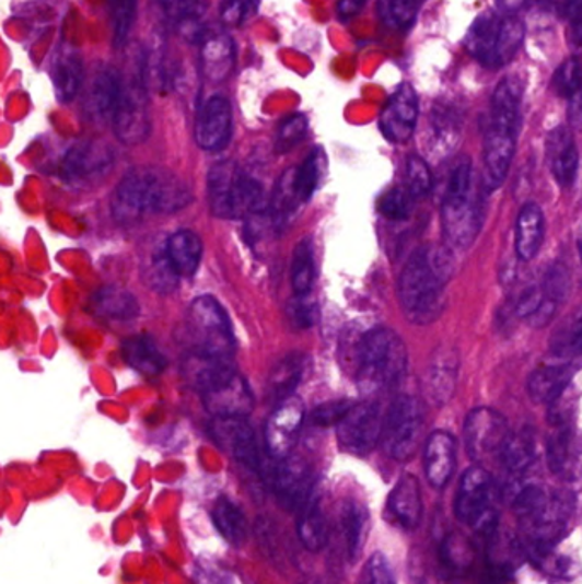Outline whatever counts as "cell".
<instances>
[{
    "label": "cell",
    "instance_id": "cell-1",
    "mask_svg": "<svg viewBox=\"0 0 582 584\" xmlns=\"http://www.w3.org/2000/svg\"><path fill=\"white\" fill-rule=\"evenodd\" d=\"M454 273L451 249L423 245L405 264L398 284L401 312L414 325H431L446 309L447 282Z\"/></svg>",
    "mask_w": 582,
    "mask_h": 584
},
{
    "label": "cell",
    "instance_id": "cell-2",
    "mask_svg": "<svg viewBox=\"0 0 582 584\" xmlns=\"http://www.w3.org/2000/svg\"><path fill=\"white\" fill-rule=\"evenodd\" d=\"M190 188L175 173L155 166L130 170L113 194L112 212L115 221L130 226L148 215L173 214L190 206Z\"/></svg>",
    "mask_w": 582,
    "mask_h": 584
},
{
    "label": "cell",
    "instance_id": "cell-3",
    "mask_svg": "<svg viewBox=\"0 0 582 584\" xmlns=\"http://www.w3.org/2000/svg\"><path fill=\"white\" fill-rule=\"evenodd\" d=\"M521 102H523V82L514 75L502 79L493 91L490 102L486 145H484V164H486L484 185L490 190L501 187L511 170L520 133Z\"/></svg>",
    "mask_w": 582,
    "mask_h": 584
},
{
    "label": "cell",
    "instance_id": "cell-4",
    "mask_svg": "<svg viewBox=\"0 0 582 584\" xmlns=\"http://www.w3.org/2000/svg\"><path fill=\"white\" fill-rule=\"evenodd\" d=\"M441 214L447 246L459 252L470 248L486 221V202L468 157H459L454 164Z\"/></svg>",
    "mask_w": 582,
    "mask_h": 584
},
{
    "label": "cell",
    "instance_id": "cell-5",
    "mask_svg": "<svg viewBox=\"0 0 582 584\" xmlns=\"http://www.w3.org/2000/svg\"><path fill=\"white\" fill-rule=\"evenodd\" d=\"M353 378L362 395H376L392 388L407 371V347L396 331L377 327L353 343Z\"/></svg>",
    "mask_w": 582,
    "mask_h": 584
},
{
    "label": "cell",
    "instance_id": "cell-6",
    "mask_svg": "<svg viewBox=\"0 0 582 584\" xmlns=\"http://www.w3.org/2000/svg\"><path fill=\"white\" fill-rule=\"evenodd\" d=\"M210 211L216 218L246 219L267 206V195L257 179L233 161L212 166L207 176Z\"/></svg>",
    "mask_w": 582,
    "mask_h": 584
},
{
    "label": "cell",
    "instance_id": "cell-7",
    "mask_svg": "<svg viewBox=\"0 0 582 584\" xmlns=\"http://www.w3.org/2000/svg\"><path fill=\"white\" fill-rule=\"evenodd\" d=\"M454 514L484 540L499 532L501 513L497 507V483L486 468L472 467L463 474Z\"/></svg>",
    "mask_w": 582,
    "mask_h": 584
},
{
    "label": "cell",
    "instance_id": "cell-8",
    "mask_svg": "<svg viewBox=\"0 0 582 584\" xmlns=\"http://www.w3.org/2000/svg\"><path fill=\"white\" fill-rule=\"evenodd\" d=\"M109 124L118 141L127 145L142 144L151 136L149 84L142 54L139 55V66L136 71L130 72L127 78L121 75L120 93Z\"/></svg>",
    "mask_w": 582,
    "mask_h": 584
},
{
    "label": "cell",
    "instance_id": "cell-9",
    "mask_svg": "<svg viewBox=\"0 0 582 584\" xmlns=\"http://www.w3.org/2000/svg\"><path fill=\"white\" fill-rule=\"evenodd\" d=\"M190 351L233 355L234 337L231 319L216 297L200 296L190 304L185 322Z\"/></svg>",
    "mask_w": 582,
    "mask_h": 584
},
{
    "label": "cell",
    "instance_id": "cell-10",
    "mask_svg": "<svg viewBox=\"0 0 582 584\" xmlns=\"http://www.w3.org/2000/svg\"><path fill=\"white\" fill-rule=\"evenodd\" d=\"M423 417L419 400L410 395L395 398L386 417H383L381 444L386 455L396 462H408L419 448Z\"/></svg>",
    "mask_w": 582,
    "mask_h": 584
},
{
    "label": "cell",
    "instance_id": "cell-11",
    "mask_svg": "<svg viewBox=\"0 0 582 584\" xmlns=\"http://www.w3.org/2000/svg\"><path fill=\"white\" fill-rule=\"evenodd\" d=\"M337 441L344 452L364 456L376 448L383 429V412L376 401L352 404L338 421Z\"/></svg>",
    "mask_w": 582,
    "mask_h": 584
},
{
    "label": "cell",
    "instance_id": "cell-12",
    "mask_svg": "<svg viewBox=\"0 0 582 584\" xmlns=\"http://www.w3.org/2000/svg\"><path fill=\"white\" fill-rule=\"evenodd\" d=\"M509 434L505 417L490 407H478L466 417L465 448L472 460L484 462L493 453H499Z\"/></svg>",
    "mask_w": 582,
    "mask_h": 584
},
{
    "label": "cell",
    "instance_id": "cell-13",
    "mask_svg": "<svg viewBox=\"0 0 582 584\" xmlns=\"http://www.w3.org/2000/svg\"><path fill=\"white\" fill-rule=\"evenodd\" d=\"M304 417L306 413L300 398L289 397L279 401L265 425V443L272 458L283 460L291 456L295 443L300 440Z\"/></svg>",
    "mask_w": 582,
    "mask_h": 584
},
{
    "label": "cell",
    "instance_id": "cell-14",
    "mask_svg": "<svg viewBox=\"0 0 582 584\" xmlns=\"http://www.w3.org/2000/svg\"><path fill=\"white\" fill-rule=\"evenodd\" d=\"M210 433L241 467L249 471H260L257 436L245 417H214Z\"/></svg>",
    "mask_w": 582,
    "mask_h": 584
},
{
    "label": "cell",
    "instance_id": "cell-15",
    "mask_svg": "<svg viewBox=\"0 0 582 584\" xmlns=\"http://www.w3.org/2000/svg\"><path fill=\"white\" fill-rule=\"evenodd\" d=\"M459 354L454 347L439 346L432 352L422 378L423 397L432 406L444 407L458 386Z\"/></svg>",
    "mask_w": 582,
    "mask_h": 584
},
{
    "label": "cell",
    "instance_id": "cell-16",
    "mask_svg": "<svg viewBox=\"0 0 582 584\" xmlns=\"http://www.w3.org/2000/svg\"><path fill=\"white\" fill-rule=\"evenodd\" d=\"M233 136V108L224 96H212L198 109L195 141L203 151H222Z\"/></svg>",
    "mask_w": 582,
    "mask_h": 584
},
{
    "label": "cell",
    "instance_id": "cell-17",
    "mask_svg": "<svg viewBox=\"0 0 582 584\" xmlns=\"http://www.w3.org/2000/svg\"><path fill=\"white\" fill-rule=\"evenodd\" d=\"M419 97L410 84H401L381 112L380 129L393 144H404L416 132Z\"/></svg>",
    "mask_w": 582,
    "mask_h": 584
},
{
    "label": "cell",
    "instance_id": "cell-18",
    "mask_svg": "<svg viewBox=\"0 0 582 584\" xmlns=\"http://www.w3.org/2000/svg\"><path fill=\"white\" fill-rule=\"evenodd\" d=\"M182 374L191 388L203 395L230 382L237 373L233 355L190 351L183 359Z\"/></svg>",
    "mask_w": 582,
    "mask_h": 584
},
{
    "label": "cell",
    "instance_id": "cell-19",
    "mask_svg": "<svg viewBox=\"0 0 582 584\" xmlns=\"http://www.w3.org/2000/svg\"><path fill=\"white\" fill-rule=\"evenodd\" d=\"M463 115L458 106L438 102L432 106L428 121L426 149L434 160H443L458 145L462 137Z\"/></svg>",
    "mask_w": 582,
    "mask_h": 584
},
{
    "label": "cell",
    "instance_id": "cell-20",
    "mask_svg": "<svg viewBox=\"0 0 582 584\" xmlns=\"http://www.w3.org/2000/svg\"><path fill=\"white\" fill-rule=\"evenodd\" d=\"M280 465L273 471L272 487L282 506L288 510H300L307 498L313 494L315 479L311 470L301 460H292L291 456L279 460Z\"/></svg>",
    "mask_w": 582,
    "mask_h": 584
},
{
    "label": "cell",
    "instance_id": "cell-21",
    "mask_svg": "<svg viewBox=\"0 0 582 584\" xmlns=\"http://www.w3.org/2000/svg\"><path fill=\"white\" fill-rule=\"evenodd\" d=\"M112 163L113 151L103 142H75L60 163V176L66 182H82L105 172Z\"/></svg>",
    "mask_w": 582,
    "mask_h": 584
},
{
    "label": "cell",
    "instance_id": "cell-22",
    "mask_svg": "<svg viewBox=\"0 0 582 584\" xmlns=\"http://www.w3.org/2000/svg\"><path fill=\"white\" fill-rule=\"evenodd\" d=\"M121 74L109 66H96L86 91V112L97 121H112L120 93Z\"/></svg>",
    "mask_w": 582,
    "mask_h": 584
},
{
    "label": "cell",
    "instance_id": "cell-23",
    "mask_svg": "<svg viewBox=\"0 0 582 584\" xmlns=\"http://www.w3.org/2000/svg\"><path fill=\"white\" fill-rule=\"evenodd\" d=\"M206 409L214 417H246L255 407V397L243 376L236 374L230 382L202 395Z\"/></svg>",
    "mask_w": 582,
    "mask_h": 584
},
{
    "label": "cell",
    "instance_id": "cell-24",
    "mask_svg": "<svg viewBox=\"0 0 582 584\" xmlns=\"http://www.w3.org/2000/svg\"><path fill=\"white\" fill-rule=\"evenodd\" d=\"M456 468V440L446 431H434L426 443L423 470L429 483L435 489H444Z\"/></svg>",
    "mask_w": 582,
    "mask_h": 584
},
{
    "label": "cell",
    "instance_id": "cell-25",
    "mask_svg": "<svg viewBox=\"0 0 582 584\" xmlns=\"http://www.w3.org/2000/svg\"><path fill=\"white\" fill-rule=\"evenodd\" d=\"M502 17L499 14H493V12H486L472 23L470 30L465 36V47L468 54L490 69L497 67Z\"/></svg>",
    "mask_w": 582,
    "mask_h": 584
},
{
    "label": "cell",
    "instance_id": "cell-26",
    "mask_svg": "<svg viewBox=\"0 0 582 584\" xmlns=\"http://www.w3.org/2000/svg\"><path fill=\"white\" fill-rule=\"evenodd\" d=\"M574 373L575 366H572L571 361L560 359L536 367L528 379L529 398L535 404H551L569 388Z\"/></svg>",
    "mask_w": 582,
    "mask_h": 584
},
{
    "label": "cell",
    "instance_id": "cell-27",
    "mask_svg": "<svg viewBox=\"0 0 582 584\" xmlns=\"http://www.w3.org/2000/svg\"><path fill=\"white\" fill-rule=\"evenodd\" d=\"M388 511L405 532L416 530L422 518V494L416 477L405 474L398 479L388 498Z\"/></svg>",
    "mask_w": 582,
    "mask_h": 584
},
{
    "label": "cell",
    "instance_id": "cell-28",
    "mask_svg": "<svg viewBox=\"0 0 582 584\" xmlns=\"http://www.w3.org/2000/svg\"><path fill=\"white\" fill-rule=\"evenodd\" d=\"M167 23L176 27V32L188 42H202L207 35L203 16L207 0H155Z\"/></svg>",
    "mask_w": 582,
    "mask_h": 584
},
{
    "label": "cell",
    "instance_id": "cell-29",
    "mask_svg": "<svg viewBox=\"0 0 582 584\" xmlns=\"http://www.w3.org/2000/svg\"><path fill=\"white\" fill-rule=\"evenodd\" d=\"M338 530L342 535L344 550L350 564L362 558L369 535L368 507L359 501H346L338 513Z\"/></svg>",
    "mask_w": 582,
    "mask_h": 584
},
{
    "label": "cell",
    "instance_id": "cell-30",
    "mask_svg": "<svg viewBox=\"0 0 582 584\" xmlns=\"http://www.w3.org/2000/svg\"><path fill=\"white\" fill-rule=\"evenodd\" d=\"M478 550L472 538L458 532H451L439 546V565L450 581L468 576L477 562Z\"/></svg>",
    "mask_w": 582,
    "mask_h": 584
},
{
    "label": "cell",
    "instance_id": "cell-31",
    "mask_svg": "<svg viewBox=\"0 0 582 584\" xmlns=\"http://www.w3.org/2000/svg\"><path fill=\"white\" fill-rule=\"evenodd\" d=\"M51 81L55 96L60 103H69L78 96L84 81V62L74 47L62 45L51 62Z\"/></svg>",
    "mask_w": 582,
    "mask_h": 584
},
{
    "label": "cell",
    "instance_id": "cell-32",
    "mask_svg": "<svg viewBox=\"0 0 582 584\" xmlns=\"http://www.w3.org/2000/svg\"><path fill=\"white\" fill-rule=\"evenodd\" d=\"M547 160L557 184L566 188L572 187L578 176L579 154L574 139L566 127H557L548 136Z\"/></svg>",
    "mask_w": 582,
    "mask_h": 584
},
{
    "label": "cell",
    "instance_id": "cell-33",
    "mask_svg": "<svg viewBox=\"0 0 582 584\" xmlns=\"http://www.w3.org/2000/svg\"><path fill=\"white\" fill-rule=\"evenodd\" d=\"M499 456L509 474L513 476L526 474L538 456V437H536L535 429L524 425L514 433L509 431L508 437L499 449Z\"/></svg>",
    "mask_w": 582,
    "mask_h": 584
},
{
    "label": "cell",
    "instance_id": "cell-34",
    "mask_svg": "<svg viewBox=\"0 0 582 584\" xmlns=\"http://www.w3.org/2000/svg\"><path fill=\"white\" fill-rule=\"evenodd\" d=\"M200 67L209 81H224L234 67L233 39L224 33H207L200 50Z\"/></svg>",
    "mask_w": 582,
    "mask_h": 584
},
{
    "label": "cell",
    "instance_id": "cell-35",
    "mask_svg": "<svg viewBox=\"0 0 582 584\" xmlns=\"http://www.w3.org/2000/svg\"><path fill=\"white\" fill-rule=\"evenodd\" d=\"M310 359L301 352H292L280 359L268 374V395L276 401L294 397V392L303 382Z\"/></svg>",
    "mask_w": 582,
    "mask_h": 584
},
{
    "label": "cell",
    "instance_id": "cell-36",
    "mask_svg": "<svg viewBox=\"0 0 582 584\" xmlns=\"http://www.w3.org/2000/svg\"><path fill=\"white\" fill-rule=\"evenodd\" d=\"M545 236V218L542 207L535 202L523 206L516 221V254L529 261L538 255Z\"/></svg>",
    "mask_w": 582,
    "mask_h": 584
},
{
    "label": "cell",
    "instance_id": "cell-37",
    "mask_svg": "<svg viewBox=\"0 0 582 584\" xmlns=\"http://www.w3.org/2000/svg\"><path fill=\"white\" fill-rule=\"evenodd\" d=\"M300 511V518L295 523L298 537L310 552H319L330 537L328 519H326L325 511H323L319 495L311 494Z\"/></svg>",
    "mask_w": 582,
    "mask_h": 584
},
{
    "label": "cell",
    "instance_id": "cell-38",
    "mask_svg": "<svg viewBox=\"0 0 582 584\" xmlns=\"http://www.w3.org/2000/svg\"><path fill=\"white\" fill-rule=\"evenodd\" d=\"M164 249L179 277L195 276L203 254L202 240L197 233L190 230L176 231L164 243Z\"/></svg>",
    "mask_w": 582,
    "mask_h": 584
},
{
    "label": "cell",
    "instance_id": "cell-39",
    "mask_svg": "<svg viewBox=\"0 0 582 584\" xmlns=\"http://www.w3.org/2000/svg\"><path fill=\"white\" fill-rule=\"evenodd\" d=\"M91 308L97 316L117 319V322H130L140 313L139 301L132 292L125 291L117 285L97 289L91 300Z\"/></svg>",
    "mask_w": 582,
    "mask_h": 584
},
{
    "label": "cell",
    "instance_id": "cell-40",
    "mask_svg": "<svg viewBox=\"0 0 582 584\" xmlns=\"http://www.w3.org/2000/svg\"><path fill=\"white\" fill-rule=\"evenodd\" d=\"M121 352H124L125 363L146 376L163 373L164 367L167 366V359L164 358L163 352L158 349L152 339L146 336L130 337L125 340Z\"/></svg>",
    "mask_w": 582,
    "mask_h": 584
},
{
    "label": "cell",
    "instance_id": "cell-41",
    "mask_svg": "<svg viewBox=\"0 0 582 584\" xmlns=\"http://www.w3.org/2000/svg\"><path fill=\"white\" fill-rule=\"evenodd\" d=\"M212 523L224 540L231 546L241 547L248 538V522L245 511L230 498H219L212 510Z\"/></svg>",
    "mask_w": 582,
    "mask_h": 584
},
{
    "label": "cell",
    "instance_id": "cell-42",
    "mask_svg": "<svg viewBox=\"0 0 582 584\" xmlns=\"http://www.w3.org/2000/svg\"><path fill=\"white\" fill-rule=\"evenodd\" d=\"M146 284L160 294H172L179 284V273L167 257L164 245L152 249L142 269Z\"/></svg>",
    "mask_w": 582,
    "mask_h": 584
},
{
    "label": "cell",
    "instance_id": "cell-43",
    "mask_svg": "<svg viewBox=\"0 0 582 584\" xmlns=\"http://www.w3.org/2000/svg\"><path fill=\"white\" fill-rule=\"evenodd\" d=\"M323 166H325V152L323 149L316 148L300 168L291 170L292 191H294L298 203L307 202L313 197L316 188H318L319 179H322Z\"/></svg>",
    "mask_w": 582,
    "mask_h": 584
},
{
    "label": "cell",
    "instance_id": "cell-44",
    "mask_svg": "<svg viewBox=\"0 0 582 584\" xmlns=\"http://www.w3.org/2000/svg\"><path fill=\"white\" fill-rule=\"evenodd\" d=\"M315 249L310 238L301 240L292 255L291 282L295 296H307L315 284Z\"/></svg>",
    "mask_w": 582,
    "mask_h": 584
},
{
    "label": "cell",
    "instance_id": "cell-45",
    "mask_svg": "<svg viewBox=\"0 0 582 584\" xmlns=\"http://www.w3.org/2000/svg\"><path fill=\"white\" fill-rule=\"evenodd\" d=\"M551 434L547 440V464L551 474L563 476L571 468L574 453V433L571 425H551Z\"/></svg>",
    "mask_w": 582,
    "mask_h": 584
},
{
    "label": "cell",
    "instance_id": "cell-46",
    "mask_svg": "<svg viewBox=\"0 0 582 584\" xmlns=\"http://www.w3.org/2000/svg\"><path fill=\"white\" fill-rule=\"evenodd\" d=\"M581 315L575 313L566 324L560 325L559 330L550 340V354L560 361H571L581 352Z\"/></svg>",
    "mask_w": 582,
    "mask_h": 584
},
{
    "label": "cell",
    "instance_id": "cell-47",
    "mask_svg": "<svg viewBox=\"0 0 582 584\" xmlns=\"http://www.w3.org/2000/svg\"><path fill=\"white\" fill-rule=\"evenodd\" d=\"M113 47L124 48L129 42L137 17V0H108Z\"/></svg>",
    "mask_w": 582,
    "mask_h": 584
},
{
    "label": "cell",
    "instance_id": "cell-48",
    "mask_svg": "<svg viewBox=\"0 0 582 584\" xmlns=\"http://www.w3.org/2000/svg\"><path fill=\"white\" fill-rule=\"evenodd\" d=\"M533 562L551 576L571 580L578 573V562L569 556L556 552V546H532Z\"/></svg>",
    "mask_w": 582,
    "mask_h": 584
},
{
    "label": "cell",
    "instance_id": "cell-49",
    "mask_svg": "<svg viewBox=\"0 0 582 584\" xmlns=\"http://www.w3.org/2000/svg\"><path fill=\"white\" fill-rule=\"evenodd\" d=\"M423 0H380L381 20L386 26L405 32L416 23Z\"/></svg>",
    "mask_w": 582,
    "mask_h": 584
},
{
    "label": "cell",
    "instance_id": "cell-50",
    "mask_svg": "<svg viewBox=\"0 0 582 584\" xmlns=\"http://www.w3.org/2000/svg\"><path fill=\"white\" fill-rule=\"evenodd\" d=\"M539 288L544 291L545 297L560 306L571 294V270L567 269L566 264H562V261L551 264L547 272H545L544 282L539 284Z\"/></svg>",
    "mask_w": 582,
    "mask_h": 584
},
{
    "label": "cell",
    "instance_id": "cell-51",
    "mask_svg": "<svg viewBox=\"0 0 582 584\" xmlns=\"http://www.w3.org/2000/svg\"><path fill=\"white\" fill-rule=\"evenodd\" d=\"M307 133V118L304 115H291L280 124L276 137V151L279 154L292 151L303 141Z\"/></svg>",
    "mask_w": 582,
    "mask_h": 584
},
{
    "label": "cell",
    "instance_id": "cell-52",
    "mask_svg": "<svg viewBox=\"0 0 582 584\" xmlns=\"http://www.w3.org/2000/svg\"><path fill=\"white\" fill-rule=\"evenodd\" d=\"M416 199L407 188H393L381 199L380 211L389 221H405L414 211Z\"/></svg>",
    "mask_w": 582,
    "mask_h": 584
},
{
    "label": "cell",
    "instance_id": "cell-53",
    "mask_svg": "<svg viewBox=\"0 0 582 584\" xmlns=\"http://www.w3.org/2000/svg\"><path fill=\"white\" fill-rule=\"evenodd\" d=\"M432 188V175L429 164L420 156L408 157L407 161V190L414 199L426 197Z\"/></svg>",
    "mask_w": 582,
    "mask_h": 584
},
{
    "label": "cell",
    "instance_id": "cell-54",
    "mask_svg": "<svg viewBox=\"0 0 582 584\" xmlns=\"http://www.w3.org/2000/svg\"><path fill=\"white\" fill-rule=\"evenodd\" d=\"M286 315H288L289 322H291L295 328L304 330V328L313 327V325H316V322H318V304H316L315 301L310 300V294H307V296H294L288 303Z\"/></svg>",
    "mask_w": 582,
    "mask_h": 584
},
{
    "label": "cell",
    "instance_id": "cell-55",
    "mask_svg": "<svg viewBox=\"0 0 582 584\" xmlns=\"http://www.w3.org/2000/svg\"><path fill=\"white\" fill-rule=\"evenodd\" d=\"M260 8V0H222L221 21L230 27H237L252 20Z\"/></svg>",
    "mask_w": 582,
    "mask_h": 584
},
{
    "label": "cell",
    "instance_id": "cell-56",
    "mask_svg": "<svg viewBox=\"0 0 582 584\" xmlns=\"http://www.w3.org/2000/svg\"><path fill=\"white\" fill-rule=\"evenodd\" d=\"M579 86H581V66L574 57L559 67V71L554 75V87L560 96L571 100V97L578 96Z\"/></svg>",
    "mask_w": 582,
    "mask_h": 584
},
{
    "label": "cell",
    "instance_id": "cell-57",
    "mask_svg": "<svg viewBox=\"0 0 582 584\" xmlns=\"http://www.w3.org/2000/svg\"><path fill=\"white\" fill-rule=\"evenodd\" d=\"M359 584H396L395 573L383 553H373L362 569Z\"/></svg>",
    "mask_w": 582,
    "mask_h": 584
},
{
    "label": "cell",
    "instance_id": "cell-58",
    "mask_svg": "<svg viewBox=\"0 0 582 584\" xmlns=\"http://www.w3.org/2000/svg\"><path fill=\"white\" fill-rule=\"evenodd\" d=\"M352 407V401L349 400H337L328 401V404H323V406L316 407L313 412H311V422L319 428H330V425H337L338 421L346 416L347 410Z\"/></svg>",
    "mask_w": 582,
    "mask_h": 584
},
{
    "label": "cell",
    "instance_id": "cell-59",
    "mask_svg": "<svg viewBox=\"0 0 582 584\" xmlns=\"http://www.w3.org/2000/svg\"><path fill=\"white\" fill-rule=\"evenodd\" d=\"M542 300H544L542 288L535 284L528 285V288L521 292L520 297L516 300V306H514L516 308V315L520 318L528 319L538 309Z\"/></svg>",
    "mask_w": 582,
    "mask_h": 584
},
{
    "label": "cell",
    "instance_id": "cell-60",
    "mask_svg": "<svg viewBox=\"0 0 582 584\" xmlns=\"http://www.w3.org/2000/svg\"><path fill=\"white\" fill-rule=\"evenodd\" d=\"M410 577L416 584H434L432 581L431 569L426 565L422 556L410 559Z\"/></svg>",
    "mask_w": 582,
    "mask_h": 584
},
{
    "label": "cell",
    "instance_id": "cell-61",
    "mask_svg": "<svg viewBox=\"0 0 582 584\" xmlns=\"http://www.w3.org/2000/svg\"><path fill=\"white\" fill-rule=\"evenodd\" d=\"M197 576L198 584H231V577L216 569H202Z\"/></svg>",
    "mask_w": 582,
    "mask_h": 584
},
{
    "label": "cell",
    "instance_id": "cell-62",
    "mask_svg": "<svg viewBox=\"0 0 582 584\" xmlns=\"http://www.w3.org/2000/svg\"><path fill=\"white\" fill-rule=\"evenodd\" d=\"M365 2L368 0H338V14H340L342 20H350V17L358 16L359 11H361Z\"/></svg>",
    "mask_w": 582,
    "mask_h": 584
},
{
    "label": "cell",
    "instance_id": "cell-63",
    "mask_svg": "<svg viewBox=\"0 0 582 584\" xmlns=\"http://www.w3.org/2000/svg\"><path fill=\"white\" fill-rule=\"evenodd\" d=\"M528 2L529 0H496V5L502 12H505V14H514V12L523 9Z\"/></svg>",
    "mask_w": 582,
    "mask_h": 584
},
{
    "label": "cell",
    "instance_id": "cell-64",
    "mask_svg": "<svg viewBox=\"0 0 582 584\" xmlns=\"http://www.w3.org/2000/svg\"><path fill=\"white\" fill-rule=\"evenodd\" d=\"M303 584H334L331 581L325 580V577H310V580L304 581Z\"/></svg>",
    "mask_w": 582,
    "mask_h": 584
}]
</instances>
